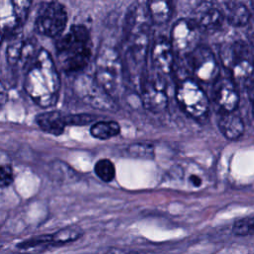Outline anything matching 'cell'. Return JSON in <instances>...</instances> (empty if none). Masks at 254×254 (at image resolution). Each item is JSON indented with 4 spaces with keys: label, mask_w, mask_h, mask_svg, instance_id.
<instances>
[{
    "label": "cell",
    "mask_w": 254,
    "mask_h": 254,
    "mask_svg": "<svg viewBox=\"0 0 254 254\" xmlns=\"http://www.w3.org/2000/svg\"><path fill=\"white\" fill-rule=\"evenodd\" d=\"M189 182L193 188H200L203 186V183H204L203 177L197 173L190 174V176L189 177Z\"/></svg>",
    "instance_id": "f546056e"
},
{
    "label": "cell",
    "mask_w": 254,
    "mask_h": 254,
    "mask_svg": "<svg viewBox=\"0 0 254 254\" xmlns=\"http://www.w3.org/2000/svg\"><path fill=\"white\" fill-rule=\"evenodd\" d=\"M219 59L235 80L246 82L254 76V57L244 41L231 40L223 43L219 48Z\"/></svg>",
    "instance_id": "277c9868"
},
{
    "label": "cell",
    "mask_w": 254,
    "mask_h": 254,
    "mask_svg": "<svg viewBox=\"0 0 254 254\" xmlns=\"http://www.w3.org/2000/svg\"><path fill=\"white\" fill-rule=\"evenodd\" d=\"M53 246L52 234H42L30 237L16 245L19 254H40Z\"/></svg>",
    "instance_id": "ffe728a7"
},
{
    "label": "cell",
    "mask_w": 254,
    "mask_h": 254,
    "mask_svg": "<svg viewBox=\"0 0 254 254\" xmlns=\"http://www.w3.org/2000/svg\"><path fill=\"white\" fill-rule=\"evenodd\" d=\"M170 40L176 53L188 56L198 47L199 28L191 19H179L173 25Z\"/></svg>",
    "instance_id": "7c38bea8"
},
{
    "label": "cell",
    "mask_w": 254,
    "mask_h": 254,
    "mask_svg": "<svg viewBox=\"0 0 254 254\" xmlns=\"http://www.w3.org/2000/svg\"><path fill=\"white\" fill-rule=\"evenodd\" d=\"M176 100L185 113L198 122H204L209 115V100L204 90L192 78H184L176 86Z\"/></svg>",
    "instance_id": "5b68a950"
},
{
    "label": "cell",
    "mask_w": 254,
    "mask_h": 254,
    "mask_svg": "<svg viewBox=\"0 0 254 254\" xmlns=\"http://www.w3.org/2000/svg\"><path fill=\"white\" fill-rule=\"evenodd\" d=\"M150 55L152 64L157 72L162 75H167L173 71L175 50L170 39L165 36L157 37L151 45Z\"/></svg>",
    "instance_id": "5bb4252c"
},
{
    "label": "cell",
    "mask_w": 254,
    "mask_h": 254,
    "mask_svg": "<svg viewBox=\"0 0 254 254\" xmlns=\"http://www.w3.org/2000/svg\"><path fill=\"white\" fill-rule=\"evenodd\" d=\"M217 126L220 133L228 140H237L244 133L243 120L235 112H220Z\"/></svg>",
    "instance_id": "ac0fdd59"
},
{
    "label": "cell",
    "mask_w": 254,
    "mask_h": 254,
    "mask_svg": "<svg viewBox=\"0 0 254 254\" xmlns=\"http://www.w3.org/2000/svg\"><path fill=\"white\" fill-rule=\"evenodd\" d=\"M40 50L36 39L16 37L10 41L6 48V59L10 65L25 67L33 62Z\"/></svg>",
    "instance_id": "4fadbf2b"
},
{
    "label": "cell",
    "mask_w": 254,
    "mask_h": 254,
    "mask_svg": "<svg viewBox=\"0 0 254 254\" xmlns=\"http://www.w3.org/2000/svg\"><path fill=\"white\" fill-rule=\"evenodd\" d=\"M72 89L81 101L94 109L112 112L118 109L114 98L88 74H78L73 80Z\"/></svg>",
    "instance_id": "52a82bcc"
},
{
    "label": "cell",
    "mask_w": 254,
    "mask_h": 254,
    "mask_svg": "<svg viewBox=\"0 0 254 254\" xmlns=\"http://www.w3.org/2000/svg\"><path fill=\"white\" fill-rule=\"evenodd\" d=\"M150 18L157 25L166 24L172 17L173 7L171 2L167 1H150L147 2Z\"/></svg>",
    "instance_id": "44dd1931"
},
{
    "label": "cell",
    "mask_w": 254,
    "mask_h": 254,
    "mask_svg": "<svg viewBox=\"0 0 254 254\" xmlns=\"http://www.w3.org/2000/svg\"><path fill=\"white\" fill-rule=\"evenodd\" d=\"M232 232L237 236L254 235V215L236 220L233 223Z\"/></svg>",
    "instance_id": "484cf974"
},
{
    "label": "cell",
    "mask_w": 254,
    "mask_h": 254,
    "mask_svg": "<svg viewBox=\"0 0 254 254\" xmlns=\"http://www.w3.org/2000/svg\"><path fill=\"white\" fill-rule=\"evenodd\" d=\"M94 78L112 97L119 93L123 81V69L116 50L112 48L100 50L95 60Z\"/></svg>",
    "instance_id": "8992f818"
},
{
    "label": "cell",
    "mask_w": 254,
    "mask_h": 254,
    "mask_svg": "<svg viewBox=\"0 0 254 254\" xmlns=\"http://www.w3.org/2000/svg\"><path fill=\"white\" fill-rule=\"evenodd\" d=\"M253 115H254V102H253Z\"/></svg>",
    "instance_id": "4dcf8cb0"
},
{
    "label": "cell",
    "mask_w": 254,
    "mask_h": 254,
    "mask_svg": "<svg viewBox=\"0 0 254 254\" xmlns=\"http://www.w3.org/2000/svg\"><path fill=\"white\" fill-rule=\"evenodd\" d=\"M0 185L2 188L8 187L14 180V173L12 167L8 164L2 165L0 168Z\"/></svg>",
    "instance_id": "83f0119b"
},
{
    "label": "cell",
    "mask_w": 254,
    "mask_h": 254,
    "mask_svg": "<svg viewBox=\"0 0 254 254\" xmlns=\"http://www.w3.org/2000/svg\"><path fill=\"white\" fill-rule=\"evenodd\" d=\"M67 23L65 7L58 1L42 2L36 18L35 31L45 37L56 38L62 34Z\"/></svg>",
    "instance_id": "ba28073f"
},
{
    "label": "cell",
    "mask_w": 254,
    "mask_h": 254,
    "mask_svg": "<svg viewBox=\"0 0 254 254\" xmlns=\"http://www.w3.org/2000/svg\"><path fill=\"white\" fill-rule=\"evenodd\" d=\"M84 234L83 229L78 225H68L64 228L59 229L58 231L52 233V242L54 247H60L72 243Z\"/></svg>",
    "instance_id": "7402d4cb"
},
{
    "label": "cell",
    "mask_w": 254,
    "mask_h": 254,
    "mask_svg": "<svg viewBox=\"0 0 254 254\" xmlns=\"http://www.w3.org/2000/svg\"><path fill=\"white\" fill-rule=\"evenodd\" d=\"M224 16L227 22L234 27L247 26L251 18V9L239 1L225 2Z\"/></svg>",
    "instance_id": "d6986e66"
},
{
    "label": "cell",
    "mask_w": 254,
    "mask_h": 254,
    "mask_svg": "<svg viewBox=\"0 0 254 254\" xmlns=\"http://www.w3.org/2000/svg\"><path fill=\"white\" fill-rule=\"evenodd\" d=\"M95 120V117L91 114L79 113V114H68V124L69 125H87L92 123Z\"/></svg>",
    "instance_id": "4316f807"
},
{
    "label": "cell",
    "mask_w": 254,
    "mask_h": 254,
    "mask_svg": "<svg viewBox=\"0 0 254 254\" xmlns=\"http://www.w3.org/2000/svg\"><path fill=\"white\" fill-rule=\"evenodd\" d=\"M90 134L92 137L98 140H107L116 137L120 131V125L118 122L113 120L108 121H97L90 127Z\"/></svg>",
    "instance_id": "603a6c76"
},
{
    "label": "cell",
    "mask_w": 254,
    "mask_h": 254,
    "mask_svg": "<svg viewBox=\"0 0 254 254\" xmlns=\"http://www.w3.org/2000/svg\"><path fill=\"white\" fill-rule=\"evenodd\" d=\"M24 90L42 108L54 106L60 96L61 78L51 54L41 49L24 76Z\"/></svg>",
    "instance_id": "7a4b0ae2"
},
{
    "label": "cell",
    "mask_w": 254,
    "mask_h": 254,
    "mask_svg": "<svg viewBox=\"0 0 254 254\" xmlns=\"http://www.w3.org/2000/svg\"><path fill=\"white\" fill-rule=\"evenodd\" d=\"M151 18L147 3H133L126 15L125 36L127 42L126 64L129 74L140 81L146 73V59L150 46Z\"/></svg>",
    "instance_id": "6da1fadb"
},
{
    "label": "cell",
    "mask_w": 254,
    "mask_h": 254,
    "mask_svg": "<svg viewBox=\"0 0 254 254\" xmlns=\"http://www.w3.org/2000/svg\"><path fill=\"white\" fill-rule=\"evenodd\" d=\"M247 38L251 44V46L254 48V3H252L251 7V18L247 25Z\"/></svg>",
    "instance_id": "f1b7e54d"
},
{
    "label": "cell",
    "mask_w": 254,
    "mask_h": 254,
    "mask_svg": "<svg viewBox=\"0 0 254 254\" xmlns=\"http://www.w3.org/2000/svg\"><path fill=\"white\" fill-rule=\"evenodd\" d=\"M127 153L133 158L140 159H153L155 156L154 146L150 143L137 142L130 144L127 147Z\"/></svg>",
    "instance_id": "d4e9b609"
},
{
    "label": "cell",
    "mask_w": 254,
    "mask_h": 254,
    "mask_svg": "<svg viewBox=\"0 0 254 254\" xmlns=\"http://www.w3.org/2000/svg\"><path fill=\"white\" fill-rule=\"evenodd\" d=\"M224 13L212 2H199L192 12L191 20L199 29L205 31H216L224 22Z\"/></svg>",
    "instance_id": "2e32d148"
},
{
    "label": "cell",
    "mask_w": 254,
    "mask_h": 254,
    "mask_svg": "<svg viewBox=\"0 0 254 254\" xmlns=\"http://www.w3.org/2000/svg\"><path fill=\"white\" fill-rule=\"evenodd\" d=\"M141 100L144 107L153 113H161L168 106L167 83L162 74H150L148 71L142 77L140 84Z\"/></svg>",
    "instance_id": "9c48e42d"
},
{
    "label": "cell",
    "mask_w": 254,
    "mask_h": 254,
    "mask_svg": "<svg viewBox=\"0 0 254 254\" xmlns=\"http://www.w3.org/2000/svg\"><path fill=\"white\" fill-rule=\"evenodd\" d=\"M212 98L221 112H235L240 100L233 80L228 77H218L213 82Z\"/></svg>",
    "instance_id": "9a60e30c"
},
{
    "label": "cell",
    "mask_w": 254,
    "mask_h": 254,
    "mask_svg": "<svg viewBox=\"0 0 254 254\" xmlns=\"http://www.w3.org/2000/svg\"><path fill=\"white\" fill-rule=\"evenodd\" d=\"M95 175L104 183H110L114 180L116 170L113 162L109 159H99L94 165Z\"/></svg>",
    "instance_id": "cb8c5ba5"
},
{
    "label": "cell",
    "mask_w": 254,
    "mask_h": 254,
    "mask_svg": "<svg viewBox=\"0 0 254 254\" xmlns=\"http://www.w3.org/2000/svg\"><path fill=\"white\" fill-rule=\"evenodd\" d=\"M5 5L1 2V24H2V40H13L18 37V30L25 23L31 1H5Z\"/></svg>",
    "instance_id": "8fae6325"
},
{
    "label": "cell",
    "mask_w": 254,
    "mask_h": 254,
    "mask_svg": "<svg viewBox=\"0 0 254 254\" xmlns=\"http://www.w3.org/2000/svg\"><path fill=\"white\" fill-rule=\"evenodd\" d=\"M59 64L67 73L83 70L92 55V43L88 29L83 25H72L68 32L56 43Z\"/></svg>",
    "instance_id": "3957f363"
},
{
    "label": "cell",
    "mask_w": 254,
    "mask_h": 254,
    "mask_svg": "<svg viewBox=\"0 0 254 254\" xmlns=\"http://www.w3.org/2000/svg\"><path fill=\"white\" fill-rule=\"evenodd\" d=\"M35 120L41 130L54 136L62 135L65 126L69 125L68 114L57 110L42 112L36 116Z\"/></svg>",
    "instance_id": "e0dca14e"
},
{
    "label": "cell",
    "mask_w": 254,
    "mask_h": 254,
    "mask_svg": "<svg viewBox=\"0 0 254 254\" xmlns=\"http://www.w3.org/2000/svg\"><path fill=\"white\" fill-rule=\"evenodd\" d=\"M187 61L196 79L203 82H214L219 77L218 62L207 47L198 46L187 56Z\"/></svg>",
    "instance_id": "30bf717a"
}]
</instances>
